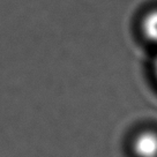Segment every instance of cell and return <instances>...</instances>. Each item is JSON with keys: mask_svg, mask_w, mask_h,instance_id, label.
Returning <instances> with one entry per match:
<instances>
[{"mask_svg": "<svg viewBox=\"0 0 157 157\" xmlns=\"http://www.w3.org/2000/svg\"><path fill=\"white\" fill-rule=\"evenodd\" d=\"M133 151L136 157H157V133L141 132L133 141Z\"/></svg>", "mask_w": 157, "mask_h": 157, "instance_id": "obj_1", "label": "cell"}, {"mask_svg": "<svg viewBox=\"0 0 157 157\" xmlns=\"http://www.w3.org/2000/svg\"><path fill=\"white\" fill-rule=\"evenodd\" d=\"M141 31L144 38L157 45V8L148 12L141 21Z\"/></svg>", "mask_w": 157, "mask_h": 157, "instance_id": "obj_2", "label": "cell"}, {"mask_svg": "<svg viewBox=\"0 0 157 157\" xmlns=\"http://www.w3.org/2000/svg\"><path fill=\"white\" fill-rule=\"evenodd\" d=\"M154 74H155V78L157 80V56L155 58V61H154Z\"/></svg>", "mask_w": 157, "mask_h": 157, "instance_id": "obj_3", "label": "cell"}]
</instances>
